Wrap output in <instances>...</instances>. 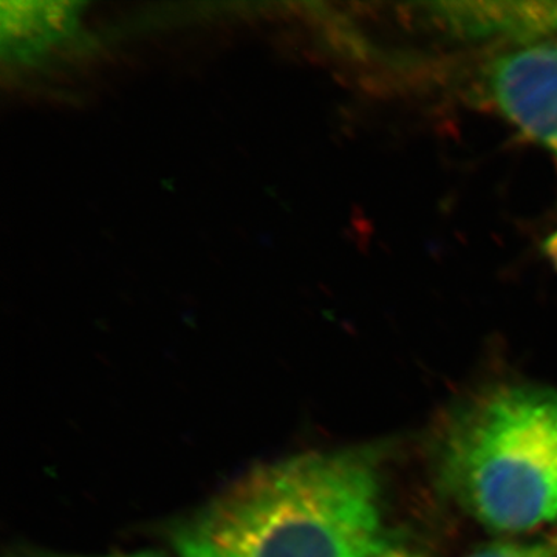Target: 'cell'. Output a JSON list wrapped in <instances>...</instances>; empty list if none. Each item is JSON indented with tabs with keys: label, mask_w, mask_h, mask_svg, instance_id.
<instances>
[{
	"label": "cell",
	"mask_w": 557,
	"mask_h": 557,
	"mask_svg": "<svg viewBox=\"0 0 557 557\" xmlns=\"http://www.w3.org/2000/svg\"><path fill=\"white\" fill-rule=\"evenodd\" d=\"M468 557H557V537L530 545H493Z\"/></svg>",
	"instance_id": "5"
},
{
	"label": "cell",
	"mask_w": 557,
	"mask_h": 557,
	"mask_svg": "<svg viewBox=\"0 0 557 557\" xmlns=\"http://www.w3.org/2000/svg\"><path fill=\"white\" fill-rule=\"evenodd\" d=\"M487 87L498 110L557 161V44H537L491 65Z\"/></svg>",
	"instance_id": "3"
},
{
	"label": "cell",
	"mask_w": 557,
	"mask_h": 557,
	"mask_svg": "<svg viewBox=\"0 0 557 557\" xmlns=\"http://www.w3.org/2000/svg\"><path fill=\"white\" fill-rule=\"evenodd\" d=\"M178 557H380V472L370 449L259 465L170 530Z\"/></svg>",
	"instance_id": "1"
},
{
	"label": "cell",
	"mask_w": 557,
	"mask_h": 557,
	"mask_svg": "<svg viewBox=\"0 0 557 557\" xmlns=\"http://www.w3.org/2000/svg\"><path fill=\"white\" fill-rule=\"evenodd\" d=\"M449 496L483 525L528 531L557 523V392L491 388L458 410L440 443Z\"/></svg>",
	"instance_id": "2"
},
{
	"label": "cell",
	"mask_w": 557,
	"mask_h": 557,
	"mask_svg": "<svg viewBox=\"0 0 557 557\" xmlns=\"http://www.w3.org/2000/svg\"><path fill=\"white\" fill-rule=\"evenodd\" d=\"M380 557H386V553H384V555H383V556H380Z\"/></svg>",
	"instance_id": "7"
},
{
	"label": "cell",
	"mask_w": 557,
	"mask_h": 557,
	"mask_svg": "<svg viewBox=\"0 0 557 557\" xmlns=\"http://www.w3.org/2000/svg\"><path fill=\"white\" fill-rule=\"evenodd\" d=\"M424 13L469 40H531L557 33V2H437Z\"/></svg>",
	"instance_id": "4"
},
{
	"label": "cell",
	"mask_w": 557,
	"mask_h": 557,
	"mask_svg": "<svg viewBox=\"0 0 557 557\" xmlns=\"http://www.w3.org/2000/svg\"><path fill=\"white\" fill-rule=\"evenodd\" d=\"M61 557H79V556H61ZM101 557H166L160 555V553L156 552H138V553H129V555H112V556H101Z\"/></svg>",
	"instance_id": "6"
}]
</instances>
